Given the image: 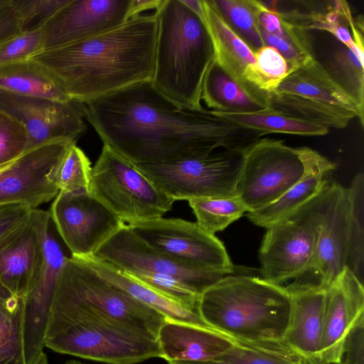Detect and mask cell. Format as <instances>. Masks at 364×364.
<instances>
[{
  "instance_id": "6da1fadb",
  "label": "cell",
  "mask_w": 364,
  "mask_h": 364,
  "mask_svg": "<svg viewBox=\"0 0 364 364\" xmlns=\"http://www.w3.org/2000/svg\"><path fill=\"white\" fill-rule=\"evenodd\" d=\"M84 105L85 118L103 145L134 165L168 163L219 149L242 151L262 136L207 109H179L151 81Z\"/></svg>"
},
{
  "instance_id": "7a4b0ae2",
  "label": "cell",
  "mask_w": 364,
  "mask_h": 364,
  "mask_svg": "<svg viewBox=\"0 0 364 364\" xmlns=\"http://www.w3.org/2000/svg\"><path fill=\"white\" fill-rule=\"evenodd\" d=\"M157 22L133 16L89 38L44 49L30 59L51 72L70 100L82 103L151 81Z\"/></svg>"
},
{
  "instance_id": "3957f363",
  "label": "cell",
  "mask_w": 364,
  "mask_h": 364,
  "mask_svg": "<svg viewBox=\"0 0 364 364\" xmlns=\"http://www.w3.org/2000/svg\"><path fill=\"white\" fill-rule=\"evenodd\" d=\"M154 14L157 34L152 85L179 109H206L201 90L215 57L204 19L182 0H162Z\"/></svg>"
},
{
  "instance_id": "277c9868",
  "label": "cell",
  "mask_w": 364,
  "mask_h": 364,
  "mask_svg": "<svg viewBox=\"0 0 364 364\" xmlns=\"http://www.w3.org/2000/svg\"><path fill=\"white\" fill-rule=\"evenodd\" d=\"M290 310L287 287L247 273L223 277L201 293L198 304L209 327L243 341L282 340Z\"/></svg>"
},
{
  "instance_id": "5b68a950",
  "label": "cell",
  "mask_w": 364,
  "mask_h": 364,
  "mask_svg": "<svg viewBox=\"0 0 364 364\" xmlns=\"http://www.w3.org/2000/svg\"><path fill=\"white\" fill-rule=\"evenodd\" d=\"M45 347L107 364H136L161 356L155 337L53 305L50 309Z\"/></svg>"
},
{
  "instance_id": "8992f818",
  "label": "cell",
  "mask_w": 364,
  "mask_h": 364,
  "mask_svg": "<svg viewBox=\"0 0 364 364\" xmlns=\"http://www.w3.org/2000/svg\"><path fill=\"white\" fill-rule=\"evenodd\" d=\"M51 305L119 323L156 338L166 320L102 277L83 259L73 257L64 264Z\"/></svg>"
},
{
  "instance_id": "52a82bcc",
  "label": "cell",
  "mask_w": 364,
  "mask_h": 364,
  "mask_svg": "<svg viewBox=\"0 0 364 364\" xmlns=\"http://www.w3.org/2000/svg\"><path fill=\"white\" fill-rule=\"evenodd\" d=\"M335 183L328 180L313 198L266 228L259 250L261 277L282 284L304 274L314 255Z\"/></svg>"
},
{
  "instance_id": "ba28073f",
  "label": "cell",
  "mask_w": 364,
  "mask_h": 364,
  "mask_svg": "<svg viewBox=\"0 0 364 364\" xmlns=\"http://www.w3.org/2000/svg\"><path fill=\"white\" fill-rule=\"evenodd\" d=\"M89 192L126 225L161 218L174 203L134 165L105 145L92 167Z\"/></svg>"
},
{
  "instance_id": "9c48e42d",
  "label": "cell",
  "mask_w": 364,
  "mask_h": 364,
  "mask_svg": "<svg viewBox=\"0 0 364 364\" xmlns=\"http://www.w3.org/2000/svg\"><path fill=\"white\" fill-rule=\"evenodd\" d=\"M242 164V151L223 149L168 163L134 166L174 201H188L237 196Z\"/></svg>"
},
{
  "instance_id": "30bf717a",
  "label": "cell",
  "mask_w": 364,
  "mask_h": 364,
  "mask_svg": "<svg viewBox=\"0 0 364 364\" xmlns=\"http://www.w3.org/2000/svg\"><path fill=\"white\" fill-rule=\"evenodd\" d=\"M308 149L261 137L242 151L237 195L248 212L275 201L301 178Z\"/></svg>"
},
{
  "instance_id": "8fae6325",
  "label": "cell",
  "mask_w": 364,
  "mask_h": 364,
  "mask_svg": "<svg viewBox=\"0 0 364 364\" xmlns=\"http://www.w3.org/2000/svg\"><path fill=\"white\" fill-rule=\"evenodd\" d=\"M146 245L183 264L206 269L237 270L223 242L196 223L163 217L127 225Z\"/></svg>"
},
{
  "instance_id": "7c38bea8",
  "label": "cell",
  "mask_w": 364,
  "mask_h": 364,
  "mask_svg": "<svg viewBox=\"0 0 364 364\" xmlns=\"http://www.w3.org/2000/svg\"><path fill=\"white\" fill-rule=\"evenodd\" d=\"M42 248L40 272L23 298L26 364H42L48 360L43 349L50 309L62 269L65 262L72 257L58 235L50 213L42 226Z\"/></svg>"
},
{
  "instance_id": "4fadbf2b",
  "label": "cell",
  "mask_w": 364,
  "mask_h": 364,
  "mask_svg": "<svg viewBox=\"0 0 364 364\" xmlns=\"http://www.w3.org/2000/svg\"><path fill=\"white\" fill-rule=\"evenodd\" d=\"M48 212L58 235L76 258L95 255L124 224L88 191H59Z\"/></svg>"
},
{
  "instance_id": "5bb4252c",
  "label": "cell",
  "mask_w": 364,
  "mask_h": 364,
  "mask_svg": "<svg viewBox=\"0 0 364 364\" xmlns=\"http://www.w3.org/2000/svg\"><path fill=\"white\" fill-rule=\"evenodd\" d=\"M94 256L129 275L154 274L174 277L199 294L223 277L235 274L192 267L173 260L146 245L126 224L104 242Z\"/></svg>"
},
{
  "instance_id": "9a60e30c",
  "label": "cell",
  "mask_w": 364,
  "mask_h": 364,
  "mask_svg": "<svg viewBox=\"0 0 364 364\" xmlns=\"http://www.w3.org/2000/svg\"><path fill=\"white\" fill-rule=\"evenodd\" d=\"M73 144L55 141L28 149L0 167V203H20L31 209L55 198L52 175Z\"/></svg>"
},
{
  "instance_id": "2e32d148",
  "label": "cell",
  "mask_w": 364,
  "mask_h": 364,
  "mask_svg": "<svg viewBox=\"0 0 364 364\" xmlns=\"http://www.w3.org/2000/svg\"><path fill=\"white\" fill-rule=\"evenodd\" d=\"M0 109L24 127L28 149L55 141L76 143L87 130L84 103L25 97L0 91Z\"/></svg>"
},
{
  "instance_id": "e0dca14e",
  "label": "cell",
  "mask_w": 364,
  "mask_h": 364,
  "mask_svg": "<svg viewBox=\"0 0 364 364\" xmlns=\"http://www.w3.org/2000/svg\"><path fill=\"white\" fill-rule=\"evenodd\" d=\"M132 17V0H69L43 26L44 49L97 36Z\"/></svg>"
},
{
  "instance_id": "ac0fdd59",
  "label": "cell",
  "mask_w": 364,
  "mask_h": 364,
  "mask_svg": "<svg viewBox=\"0 0 364 364\" xmlns=\"http://www.w3.org/2000/svg\"><path fill=\"white\" fill-rule=\"evenodd\" d=\"M362 323L363 283L345 267L326 289L321 364H340L348 337Z\"/></svg>"
},
{
  "instance_id": "d6986e66",
  "label": "cell",
  "mask_w": 364,
  "mask_h": 364,
  "mask_svg": "<svg viewBox=\"0 0 364 364\" xmlns=\"http://www.w3.org/2000/svg\"><path fill=\"white\" fill-rule=\"evenodd\" d=\"M48 213L33 209L26 221L0 239V284L22 299L41 270L42 226Z\"/></svg>"
},
{
  "instance_id": "ffe728a7",
  "label": "cell",
  "mask_w": 364,
  "mask_h": 364,
  "mask_svg": "<svg viewBox=\"0 0 364 364\" xmlns=\"http://www.w3.org/2000/svg\"><path fill=\"white\" fill-rule=\"evenodd\" d=\"M349 209L347 188L336 182L314 255L296 282L326 289L346 267Z\"/></svg>"
},
{
  "instance_id": "44dd1931",
  "label": "cell",
  "mask_w": 364,
  "mask_h": 364,
  "mask_svg": "<svg viewBox=\"0 0 364 364\" xmlns=\"http://www.w3.org/2000/svg\"><path fill=\"white\" fill-rule=\"evenodd\" d=\"M287 288L291 310L282 340L313 364H321L326 289L296 282Z\"/></svg>"
},
{
  "instance_id": "7402d4cb",
  "label": "cell",
  "mask_w": 364,
  "mask_h": 364,
  "mask_svg": "<svg viewBox=\"0 0 364 364\" xmlns=\"http://www.w3.org/2000/svg\"><path fill=\"white\" fill-rule=\"evenodd\" d=\"M157 341L161 358L202 361L216 359L232 347V340L210 328L166 319L161 326Z\"/></svg>"
},
{
  "instance_id": "603a6c76",
  "label": "cell",
  "mask_w": 364,
  "mask_h": 364,
  "mask_svg": "<svg viewBox=\"0 0 364 364\" xmlns=\"http://www.w3.org/2000/svg\"><path fill=\"white\" fill-rule=\"evenodd\" d=\"M301 178L277 200L246 216L255 225L267 228L300 208L317 195L325 186V176L336 165L326 156L309 147Z\"/></svg>"
},
{
  "instance_id": "cb8c5ba5",
  "label": "cell",
  "mask_w": 364,
  "mask_h": 364,
  "mask_svg": "<svg viewBox=\"0 0 364 364\" xmlns=\"http://www.w3.org/2000/svg\"><path fill=\"white\" fill-rule=\"evenodd\" d=\"M202 101L208 110L220 113H252L269 107L268 95L235 80L215 58L203 82Z\"/></svg>"
},
{
  "instance_id": "d4e9b609",
  "label": "cell",
  "mask_w": 364,
  "mask_h": 364,
  "mask_svg": "<svg viewBox=\"0 0 364 364\" xmlns=\"http://www.w3.org/2000/svg\"><path fill=\"white\" fill-rule=\"evenodd\" d=\"M274 92L301 96L350 111L356 114L361 126L364 124V110L316 58L291 73Z\"/></svg>"
},
{
  "instance_id": "484cf974",
  "label": "cell",
  "mask_w": 364,
  "mask_h": 364,
  "mask_svg": "<svg viewBox=\"0 0 364 364\" xmlns=\"http://www.w3.org/2000/svg\"><path fill=\"white\" fill-rule=\"evenodd\" d=\"M80 259H83L107 281L161 314L166 319L210 328L203 321L198 310L188 308L174 301L139 282L112 264L94 255Z\"/></svg>"
},
{
  "instance_id": "4316f807",
  "label": "cell",
  "mask_w": 364,
  "mask_h": 364,
  "mask_svg": "<svg viewBox=\"0 0 364 364\" xmlns=\"http://www.w3.org/2000/svg\"><path fill=\"white\" fill-rule=\"evenodd\" d=\"M203 3L204 21L213 43L215 60L235 80L249 85L244 80V74L255 63L253 51L208 0H203Z\"/></svg>"
},
{
  "instance_id": "83f0119b",
  "label": "cell",
  "mask_w": 364,
  "mask_h": 364,
  "mask_svg": "<svg viewBox=\"0 0 364 364\" xmlns=\"http://www.w3.org/2000/svg\"><path fill=\"white\" fill-rule=\"evenodd\" d=\"M0 91L25 97L70 101L54 75L31 59L0 67Z\"/></svg>"
},
{
  "instance_id": "f1b7e54d",
  "label": "cell",
  "mask_w": 364,
  "mask_h": 364,
  "mask_svg": "<svg viewBox=\"0 0 364 364\" xmlns=\"http://www.w3.org/2000/svg\"><path fill=\"white\" fill-rule=\"evenodd\" d=\"M269 108L304 122L330 129H344L355 113L301 96L273 92L268 94Z\"/></svg>"
},
{
  "instance_id": "f546056e",
  "label": "cell",
  "mask_w": 364,
  "mask_h": 364,
  "mask_svg": "<svg viewBox=\"0 0 364 364\" xmlns=\"http://www.w3.org/2000/svg\"><path fill=\"white\" fill-rule=\"evenodd\" d=\"M215 113L242 127L257 132L262 136L278 133L316 136H325L330 131L328 128L323 126L289 117L269 107L264 110L252 113Z\"/></svg>"
},
{
  "instance_id": "4dcf8cb0",
  "label": "cell",
  "mask_w": 364,
  "mask_h": 364,
  "mask_svg": "<svg viewBox=\"0 0 364 364\" xmlns=\"http://www.w3.org/2000/svg\"><path fill=\"white\" fill-rule=\"evenodd\" d=\"M230 339L232 347L220 358L234 364H313L283 340Z\"/></svg>"
},
{
  "instance_id": "1f68e13d",
  "label": "cell",
  "mask_w": 364,
  "mask_h": 364,
  "mask_svg": "<svg viewBox=\"0 0 364 364\" xmlns=\"http://www.w3.org/2000/svg\"><path fill=\"white\" fill-rule=\"evenodd\" d=\"M0 364H26L23 299L0 284Z\"/></svg>"
},
{
  "instance_id": "d6a6232c",
  "label": "cell",
  "mask_w": 364,
  "mask_h": 364,
  "mask_svg": "<svg viewBox=\"0 0 364 364\" xmlns=\"http://www.w3.org/2000/svg\"><path fill=\"white\" fill-rule=\"evenodd\" d=\"M350 209L348 267L363 283L364 276V176L357 173L347 188Z\"/></svg>"
},
{
  "instance_id": "836d02e7",
  "label": "cell",
  "mask_w": 364,
  "mask_h": 364,
  "mask_svg": "<svg viewBox=\"0 0 364 364\" xmlns=\"http://www.w3.org/2000/svg\"><path fill=\"white\" fill-rule=\"evenodd\" d=\"M196 223L206 232L215 235L248 212L239 198L234 196L223 198H200L188 200Z\"/></svg>"
},
{
  "instance_id": "e575fe53",
  "label": "cell",
  "mask_w": 364,
  "mask_h": 364,
  "mask_svg": "<svg viewBox=\"0 0 364 364\" xmlns=\"http://www.w3.org/2000/svg\"><path fill=\"white\" fill-rule=\"evenodd\" d=\"M321 65L364 110V64L348 47L340 43L329 53L325 63Z\"/></svg>"
},
{
  "instance_id": "d590c367",
  "label": "cell",
  "mask_w": 364,
  "mask_h": 364,
  "mask_svg": "<svg viewBox=\"0 0 364 364\" xmlns=\"http://www.w3.org/2000/svg\"><path fill=\"white\" fill-rule=\"evenodd\" d=\"M255 63L244 74L245 81L264 94L277 89L293 72L287 60L274 48L264 46L254 52Z\"/></svg>"
},
{
  "instance_id": "8d00e7d4",
  "label": "cell",
  "mask_w": 364,
  "mask_h": 364,
  "mask_svg": "<svg viewBox=\"0 0 364 364\" xmlns=\"http://www.w3.org/2000/svg\"><path fill=\"white\" fill-rule=\"evenodd\" d=\"M253 53L264 46L253 0H208Z\"/></svg>"
},
{
  "instance_id": "74e56055",
  "label": "cell",
  "mask_w": 364,
  "mask_h": 364,
  "mask_svg": "<svg viewBox=\"0 0 364 364\" xmlns=\"http://www.w3.org/2000/svg\"><path fill=\"white\" fill-rule=\"evenodd\" d=\"M91 171L90 159L76 144H73L63 156L51 178L59 191H89Z\"/></svg>"
},
{
  "instance_id": "f35d334b",
  "label": "cell",
  "mask_w": 364,
  "mask_h": 364,
  "mask_svg": "<svg viewBox=\"0 0 364 364\" xmlns=\"http://www.w3.org/2000/svg\"><path fill=\"white\" fill-rule=\"evenodd\" d=\"M69 0H11L21 31L41 29Z\"/></svg>"
},
{
  "instance_id": "ab89813d",
  "label": "cell",
  "mask_w": 364,
  "mask_h": 364,
  "mask_svg": "<svg viewBox=\"0 0 364 364\" xmlns=\"http://www.w3.org/2000/svg\"><path fill=\"white\" fill-rule=\"evenodd\" d=\"M28 139L23 125L0 109V167L28 150Z\"/></svg>"
},
{
  "instance_id": "60d3db41",
  "label": "cell",
  "mask_w": 364,
  "mask_h": 364,
  "mask_svg": "<svg viewBox=\"0 0 364 364\" xmlns=\"http://www.w3.org/2000/svg\"><path fill=\"white\" fill-rule=\"evenodd\" d=\"M43 49L42 28L21 31L0 44V67L30 59Z\"/></svg>"
},
{
  "instance_id": "b9f144b4",
  "label": "cell",
  "mask_w": 364,
  "mask_h": 364,
  "mask_svg": "<svg viewBox=\"0 0 364 364\" xmlns=\"http://www.w3.org/2000/svg\"><path fill=\"white\" fill-rule=\"evenodd\" d=\"M32 210L20 203H0V239L26 221Z\"/></svg>"
},
{
  "instance_id": "7bdbcfd3",
  "label": "cell",
  "mask_w": 364,
  "mask_h": 364,
  "mask_svg": "<svg viewBox=\"0 0 364 364\" xmlns=\"http://www.w3.org/2000/svg\"><path fill=\"white\" fill-rule=\"evenodd\" d=\"M363 326H357L348 337L340 364H364Z\"/></svg>"
},
{
  "instance_id": "ee69618b",
  "label": "cell",
  "mask_w": 364,
  "mask_h": 364,
  "mask_svg": "<svg viewBox=\"0 0 364 364\" xmlns=\"http://www.w3.org/2000/svg\"><path fill=\"white\" fill-rule=\"evenodd\" d=\"M21 32L20 22L11 0L0 7V44Z\"/></svg>"
},
{
  "instance_id": "f6af8a7d",
  "label": "cell",
  "mask_w": 364,
  "mask_h": 364,
  "mask_svg": "<svg viewBox=\"0 0 364 364\" xmlns=\"http://www.w3.org/2000/svg\"><path fill=\"white\" fill-rule=\"evenodd\" d=\"M162 0H132V16L142 14L149 10L155 11Z\"/></svg>"
},
{
  "instance_id": "bcb514c9",
  "label": "cell",
  "mask_w": 364,
  "mask_h": 364,
  "mask_svg": "<svg viewBox=\"0 0 364 364\" xmlns=\"http://www.w3.org/2000/svg\"><path fill=\"white\" fill-rule=\"evenodd\" d=\"M182 1L192 11H193L201 18L204 19V9L203 0H182Z\"/></svg>"
},
{
  "instance_id": "7dc6e473",
  "label": "cell",
  "mask_w": 364,
  "mask_h": 364,
  "mask_svg": "<svg viewBox=\"0 0 364 364\" xmlns=\"http://www.w3.org/2000/svg\"><path fill=\"white\" fill-rule=\"evenodd\" d=\"M168 364H234L228 360L220 358L202 361H185V360H176L168 362Z\"/></svg>"
},
{
  "instance_id": "c3c4849f",
  "label": "cell",
  "mask_w": 364,
  "mask_h": 364,
  "mask_svg": "<svg viewBox=\"0 0 364 364\" xmlns=\"http://www.w3.org/2000/svg\"><path fill=\"white\" fill-rule=\"evenodd\" d=\"M43 364H50V363H48V362L46 361V362L43 363ZM60 364H86V363H82V362H80L79 360H67Z\"/></svg>"
},
{
  "instance_id": "681fc988",
  "label": "cell",
  "mask_w": 364,
  "mask_h": 364,
  "mask_svg": "<svg viewBox=\"0 0 364 364\" xmlns=\"http://www.w3.org/2000/svg\"><path fill=\"white\" fill-rule=\"evenodd\" d=\"M6 1L7 0H0V7L3 6Z\"/></svg>"
}]
</instances>
